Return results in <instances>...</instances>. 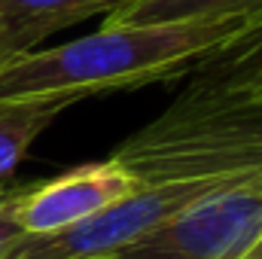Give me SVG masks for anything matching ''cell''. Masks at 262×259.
Masks as SVG:
<instances>
[{
    "instance_id": "cell-5",
    "label": "cell",
    "mask_w": 262,
    "mask_h": 259,
    "mask_svg": "<svg viewBox=\"0 0 262 259\" xmlns=\"http://www.w3.org/2000/svg\"><path fill=\"white\" fill-rule=\"evenodd\" d=\"M134 186L140 183L113 159L79 165L34 189H21L18 207H15L18 232L21 235H52V232L70 229L89 220L92 213L104 210L107 204L125 198Z\"/></svg>"
},
{
    "instance_id": "cell-10",
    "label": "cell",
    "mask_w": 262,
    "mask_h": 259,
    "mask_svg": "<svg viewBox=\"0 0 262 259\" xmlns=\"http://www.w3.org/2000/svg\"><path fill=\"white\" fill-rule=\"evenodd\" d=\"M18 198H21V189H12V192L3 189V195H0V259L6 253V247L21 235V232H18V223H15Z\"/></svg>"
},
{
    "instance_id": "cell-13",
    "label": "cell",
    "mask_w": 262,
    "mask_h": 259,
    "mask_svg": "<svg viewBox=\"0 0 262 259\" xmlns=\"http://www.w3.org/2000/svg\"><path fill=\"white\" fill-rule=\"evenodd\" d=\"M107 259H116V256H107Z\"/></svg>"
},
{
    "instance_id": "cell-3",
    "label": "cell",
    "mask_w": 262,
    "mask_h": 259,
    "mask_svg": "<svg viewBox=\"0 0 262 259\" xmlns=\"http://www.w3.org/2000/svg\"><path fill=\"white\" fill-rule=\"evenodd\" d=\"M235 177L186 180V183H140L125 198L107 204L89 220L52 232V235H18L3 259H107L140 241L201 195L220 189Z\"/></svg>"
},
{
    "instance_id": "cell-6",
    "label": "cell",
    "mask_w": 262,
    "mask_h": 259,
    "mask_svg": "<svg viewBox=\"0 0 262 259\" xmlns=\"http://www.w3.org/2000/svg\"><path fill=\"white\" fill-rule=\"evenodd\" d=\"M128 0H0V64L31 52L43 37L92 15H110Z\"/></svg>"
},
{
    "instance_id": "cell-2",
    "label": "cell",
    "mask_w": 262,
    "mask_h": 259,
    "mask_svg": "<svg viewBox=\"0 0 262 259\" xmlns=\"http://www.w3.org/2000/svg\"><path fill=\"white\" fill-rule=\"evenodd\" d=\"M137 183L262 174V98L192 82L113 156Z\"/></svg>"
},
{
    "instance_id": "cell-7",
    "label": "cell",
    "mask_w": 262,
    "mask_h": 259,
    "mask_svg": "<svg viewBox=\"0 0 262 259\" xmlns=\"http://www.w3.org/2000/svg\"><path fill=\"white\" fill-rule=\"evenodd\" d=\"M79 98L73 95H40V98L0 101V183L21 165L28 146L40 137V131L49 128Z\"/></svg>"
},
{
    "instance_id": "cell-9",
    "label": "cell",
    "mask_w": 262,
    "mask_h": 259,
    "mask_svg": "<svg viewBox=\"0 0 262 259\" xmlns=\"http://www.w3.org/2000/svg\"><path fill=\"white\" fill-rule=\"evenodd\" d=\"M262 73V15L250 18L247 28L232 37L223 49H216L204 64L198 67L195 79L198 85L207 89H238Z\"/></svg>"
},
{
    "instance_id": "cell-8",
    "label": "cell",
    "mask_w": 262,
    "mask_h": 259,
    "mask_svg": "<svg viewBox=\"0 0 262 259\" xmlns=\"http://www.w3.org/2000/svg\"><path fill=\"white\" fill-rule=\"evenodd\" d=\"M262 0H128L104 18L110 28L131 25H180V21H223L256 18Z\"/></svg>"
},
{
    "instance_id": "cell-11",
    "label": "cell",
    "mask_w": 262,
    "mask_h": 259,
    "mask_svg": "<svg viewBox=\"0 0 262 259\" xmlns=\"http://www.w3.org/2000/svg\"><path fill=\"white\" fill-rule=\"evenodd\" d=\"M220 92H223V89H220ZM229 92H238V95H247V98H262V73L256 76V79L238 85V89H229Z\"/></svg>"
},
{
    "instance_id": "cell-12",
    "label": "cell",
    "mask_w": 262,
    "mask_h": 259,
    "mask_svg": "<svg viewBox=\"0 0 262 259\" xmlns=\"http://www.w3.org/2000/svg\"><path fill=\"white\" fill-rule=\"evenodd\" d=\"M0 195H3V183H0Z\"/></svg>"
},
{
    "instance_id": "cell-4",
    "label": "cell",
    "mask_w": 262,
    "mask_h": 259,
    "mask_svg": "<svg viewBox=\"0 0 262 259\" xmlns=\"http://www.w3.org/2000/svg\"><path fill=\"white\" fill-rule=\"evenodd\" d=\"M262 241V174H244L119 250L116 259H241Z\"/></svg>"
},
{
    "instance_id": "cell-1",
    "label": "cell",
    "mask_w": 262,
    "mask_h": 259,
    "mask_svg": "<svg viewBox=\"0 0 262 259\" xmlns=\"http://www.w3.org/2000/svg\"><path fill=\"white\" fill-rule=\"evenodd\" d=\"M250 18L131 25L70 40L52 49H31L0 64V101L137 89L152 79H171L198 70L216 49L247 28Z\"/></svg>"
}]
</instances>
